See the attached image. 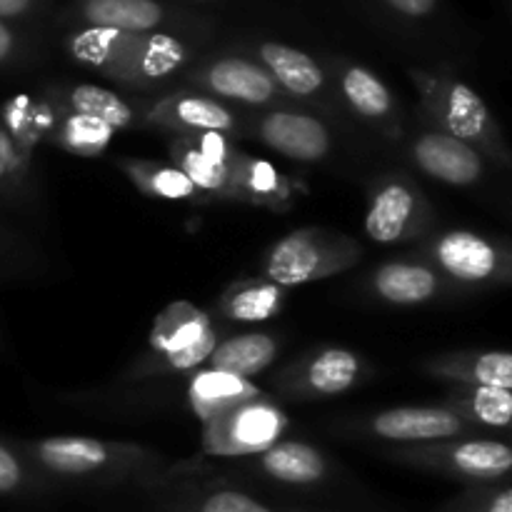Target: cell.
<instances>
[{"label":"cell","instance_id":"9c48e42d","mask_svg":"<svg viewBox=\"0 0 512 512\" xmlns=\"http://www.w3.org/2000/svg\"><path fill=\"white\" fill-rule=\"evenodd\" d=\"M38 460L58 475H93L113 463V453L93 438H48L38 445Z\"/></svg>","mask_w":512,"mask_h":512},{"label":"cell","instance_id":"277c9868","mask_svg":"<svg viewBox=\"0 0 512 512\" xmlns=\"http://www.w3.org/2000/svg\"><path fill=\"white\" fill-rule=\"evenodd\" d=\"M200 80L213 93L230 100H243V103H268L278 90L273 75L263 65L245 58L215 60L203 70Z\"/></svg>","mask_w":512,"mask_h":512},{"label":"cell","instance_id":"44dd1931","mask_svg":"<svg viewBox=\"0 0 512 512\" xmlns=\"http://www.w3.org/2000/svg\"><path fill=\"white\" fill-rule=\"evenodd\" d=\"M280 425L283 420L275 410L265 408V405H248L233 415L228 435L238 443L235 450H260L263 445L273 443Z\"/></svg>","mask_w":512,"mask_h":512},{"label":"cell","instance_id":"d6986e66","mask_svg":"<svg viewBox=\"0 0 512 512\" xmlns=\"http://www.w3.org/2000/svg\"><path fill=\"white\" fill-rule=\"evenodd\" d=\"M343 90L348 103L358 113L368 115V118H383V115H388L390 105H393L390 90L385 88L383 80L375 73H370L368 68H360V65H350L345 70Z\"/></svg>","mask_w":512,"mask_h":512},{"label":"cell","instance_id":"7c38bea8","mask_svg":"<svg viewBox=\"0 0 512 512\" xmlns=\"http://www.w3.org/2000/svg\"><path fill=\"white\" fill-rule=\"evenodd\" d=\"M275 340L263 333L238 335L210 353V368L215 373L233 375V378H253L255 373L268 368L275 358Z\"/></svg>","mask_w":512,"mask_h":512},{"label":"cell","instance_id":"4316f807","mask_svg":"<svg viewBox=\"0 0 512 512\" xmlns=\"http://www.w3.org/2000/svg\"><path fill=\"white\" fill-rule=\"evenodd\" d=\"M473 378L485 388H512V355L510 353H485L475 360Z\"/></svg>","mask_w":512,"mask_h":512},{"label":"cell","instance_id":"836d02e7","mask_svg":"<svg viewBox=\"0 0 512 512\" xmlns=\"http://www.w3.org/2000/svg\"><path fill=\"white\" fill-rule=\"evenodd\" d=\"M10 165H13V148H10L8 135H5L3 130H0V178H3V175L8 173Z\"/></svg>","mask_w":512,"mask_h":512},{"label":"cell","instance_id":"6da1fadb","mask_svg":"<svg viewBox=\"0 0 512 512\" xmlns=\"http://www.w3.org/2000/svg\"><path fill=\"white\" fill-rule=\"evenodd\" d=\"M78 60L125 80H158L185 63V45L163 33L85 28L70 38Z\"/></svg>","mask_w":512,"mask_h":512},{"label":"cell","instance_id":"52a82bcc","mask_svg":"<svg viewBox=\"0 0 512 512\" xmlns=\"http://www.w3.org/2000/svg\"><path fill=\"white\" fill-rule=\"evenodd\" d=\"M438 260L453 278L465 283L488 280L498 270V253L485 238L475 233H448L438 243Z\"/></svg>","mask_w":512,"mask_h":512},{"label":"cell","instance_id":"d4e9b609","mask_svg":"<svg viewBox=\"0 0 512 512\" xmlns=\"http://www.w3.org/2000/svg\"><path fill=\"white\" fill-rule=\"evenodd\" d=\"M473 410H475V415L483 420V423L505 428V425H510V418H512L510 390L485 388V385H480V388L475 390Z\"/></svg>","mask_w":512,"mask_h":512},{"label":"cell","instance_id":"484cf974","mask_svg":"<svg viewBox=\"0 0 512 512\" xmlns=\"http://www.w3.org/2000/svg\"><path fill=\"white\" fill-rule=\"evenodd\" d=\"M188 512H283L263 505L260 500L250 498V495L238 493V490H215V493L205 495L203 500L193 505Z\"/></svg>","mask_w":512,"mask_h":512},{"label":"cell","instance_id":"d6a6232c","mask_svg":"<svg viewBox=\"0 0 512 512\" xmlns=\"http://www.w3.org/2000/svg\"><path fill=\"white\" fill-rule=\"evenodd\" d=\"M35 0H0V18H15L33 8Z\"/></svg>","mask_w":512,"mask_h":512},{"label":"cell","instance_id":"8992f818","mask_svg":"<svg viewBox=\"0 0 512 512\" xmlns=\"http://www.w3.org/2000/svg\"><path fill=\"white\" fill-rule=\"evenodd\" d=\"M80 18L88 28L153 33L165 23V8L158 0H83Z\"/></svg>","mask_w":512,"mask_h":512},{"label":"cell","instance_id":"e575fe53","mask_svg":"<svg viewBox=\"0 0 512 512\" xmlns=\"http://www.w3.org/2000/svg\"><path fill=\"white\" fill-rule=\"evenodd\" d=\"M13 45H15V38H13V33H10V28L8 25L3 23V20H0V60H5L10 55V50H13Z\"/></svg>","mask_w":512,"mask_h":512},{"label":"cell","instance_id":"7402d4cb","mask_svg":"<svg viewBox=\"0 0 512 512\" xmlns=\"http://www.w3.org/2000/svg\"><path fill=\"white\" fill-rule=\"evenodd\" d=\"M280 290L278 285H253L248 290H240L225 303V313L235 320H268L278 310Z\"/></svg>","mask_w":512,"mask_h":512},{"label":"cell","instance_id":"f1b7e54d","mask_svg":"<svg viewBox=\"0 0 512 512\" xmlns=\"http://www.w3.org/2000/svg\"><path fill=\"white\" fill-rule=\"evenodd\" d=\"M110 133H113V130H110L108 125L98 123V120H93V118H83V115L73 118V123H70V128H68L70 143H73V148H78V150L103 148V145L108 143Z\"/></svg>","mask_w":512,"mask_h":512},{"label":"cell","instance_id":"4dcf8cb0","mask_svg":"<svg viewBox=\"0 0 512 512\" xmlns=\"http://www.w3.org/2000/svg\"><path fill=\"white\" fill-rule=\"evenodd\" d=\"M23 480L20 465L5 448H0V493H13Z\"/></svg>","mask_w":512,"mask_h":512},{"label":"cell","instance_id":"603a6c76","mask_svg":"<svg viewBox=\"0 0 512 512\" xmlns=\"http://www.w3.org/2000/svg\"><path fill=\"white\" fill-rule=\"evenodd\" d=\"M250 395V388L240 378L225 373H210L200 375L198 383L193 385V398L198 408H225V405L235 403V400H245Z\"/></svg>","mask_w":512,"mask_h":512},{"label":"cell","instance_id":"1f68e13d","mask_svg":"<svg viewBox=\"0 0 512 512\" xmlns=\"http://www.w3.org/2000/svg\"><path fill=\"white\" fill-rule=\"evenodd\" d=\"M385 5L405 18H425L438 8V0H385Z\"/></svg>","mask_w":512,"mask_h":512},{"label":"cell","instance_id":"ffe728a7","mask_svg":"<svg viewBox=\"0 0 512 512\" xmlns=\"http://www.w3.org/2000/svg\"><path fill=\"white\" fill-rule=\"evenodd\" d=\"M358 378V358L348 350H325L313 360L308 383L320 395H338L348 390Z\"/></svg>","mask_w":512,"mask_h":512},{"label":"cell","instance_id":"f546056e","mask_svg":"<svg viewBox=\"0 0 512 512\" xmlns=\"http://www.w3.org/2000/svg\"><path fill=\"white\" fill-rule=\"evenodd\" d=\"M150 188L163 198H188L195 185L190 183L188 175L178 173V170H155L150 175Z\"/></svg>","mask_w":512,"mask_h":512},{"label":"cell","instance_id":"83f0119b","mask_svg":"<svg viewBox=\"0 0 512 512\" xmlns=\"http://www.w3.org/2000/svg\"><path fill=\"white\" fill-rule=\"evenodd\" d=\"M185 163V175H188V180L193 185H200V188H220L225 180V168L220 160H213L208 158V155L203 153H188L183 158Z\"/></svg>","mask_w":512,"mask_h":512},{"label":"cell","instance_id":"9a60e30c","mask_svg":"<svg viewBox=\"0 0 512 512\" xmlns=\"http://www.w3.org/2000/svg\"><path fill=\"white\" fill-rule=\"evenodd\" d=\"M375 290L388 303L415 305L433 298V293L438 290V278L433 270L423 268V265L390 263L375 275Z\"/></svg>","mask_w":512,"mask_h":512},{"label":"cell","instance_id":"ba28073f","mask_svg":"<svg viewBox=\"0 0 512 512\" xmlns=\"http://www.w3.org/2000/svg\"><path fill=\"white\" fill-rule=\"evenodd\" d=\"M323 245L313 233H295L280 240L268 258V278L273 285H300L318 278L323 270Z\"/></svg>","mask_w":512,"mask_h":512},{"label":"cell","instance_id":"4fadbf2b","mask_svg":"<svg viewBox=\"0 0 512 512\" xmlns=\"http://www.w3.org/2000/svg\"><path fill=\"white\" fill-rule=\"evenodd\" d=\"M260 465L270 478L288 485L320 483L328 470L323 455L303 443H280L268 448L260 458Z\"/></svg>","mask_w":512,"mask_h":512},{"label":"cell","instance_id":"e0dca14e","mask_svg":"<svg viewBox=\"0 0 512 512\" xmlns=\"http://www.w3.org/2000/svg\"><path fill=\"white\" fill-rule=\"evenodd\" d=\"M445 125H448L453 138L470 143V140L483 138L488 130V108H485L483 98L468 88L465 83H450L445 85Z\"/></svg>","mask_w":512,"mask_h":512},{"label":"cell","instance_id":"5bb4252c","mask_svg":"<svg viewBox=\"0 0 512 512\" xmlns=\"http://www.w3.org/2000/svg\"><path fill=\"white\" fill-rule=\"evenodd\" d=\"M158 345L168 353L170 363L175 368H193L200 360L210 358L215 345V333L203 315L190 313L185 315V320H178L175 328L160 330Z\"/></svg>","mask_w":512,"mask_h":512},{"label":"cell","instance_id":"8fae6325","mask_svg":"<svg viewBox=\"0 0 512 512\" xmlns=\"http://www.w3.org/2000/svg\"><path fill=\"white\" fill-rule=\"evenodd\" d=\"M415 215V193L403 183H390L373 198L365 218L368 238L375 243H395L410 228Z\"/></svg>","mask_w":512,"mask_h":512},{"label":"cell","instance_id":"7a4b0ae2","mask_svg":"<svg viewBox=\"0 0 512 512\" xmlns=\"http://www.w3.org/2000/svg\"><path fill=\"white\" fill-rule=\"evenodd\" d=\"M415 160L433 178L450 185H473L483 173L478 150L448 133H428L415 143Z\"/></svg>","mask_w":512,"mask_h":512},{"label":"cell","instance_id":"5b68a950","mask_svg":"<svg viewBox=\"0 0 512 512\" xmlns=\"http://www.w3.org/2000/svg\"><path fill=\"white\" fill-rule=\"evenodd\" d=\"M373 430L385 440H445L463 430L458 413L443 408H395L373 420Z\"/></svg>","mask_w":512,"mask_h":512},{"label":"cell","instance_id":"cb8c5ba5","mask_svg":"<svg viewBox=\"0 0 512 512\" xmlns=\"http://www.w3.org/2000/svg\"><path fill=\"white\" fill-rule=\"evenodd\" d=\"M175 118L193 128L208 130V133H223V130L233 128V115L223 105L208 98H195V95L175 103Z\"/></svg>","mask_w":512,"mask_h":512},{"label":"cell","instance_id":"ac0fdd59","mask_svg":"<svg viewBox=\"0 0 512 512\" xmlns=\"http://www.w3.org/2000/svg\"><path fill=\"white\" fill-rule=\"evenodd\" d=\"M70 105H73L78 115L98 120V123L108 125L110 130L128 128L133 123V110H130V105L118 93H113L108 88H100V85H78V88H73Z\"/></svg>","mask_w":512,"mask_h":512},{"label":"cell","instance_id":"30bf717a","mask_svg":"<svg viewBox=\"0 0 512 512\" xmlns=\"http://www.w3.org/2000/svg\"><path fill=\"white\" fill-rule=\"evenodd\" d=\"M260 60L265 70L273 75L275 83L283 85L293 95H313L323 88L325 75L320 65L308 53L290 45L263 43L260 45Z\"/></svg>","mask_w":512,"mask_h":512},{"label":"cell","instance_id":"3957f363","mask_svg":"<svg viewBox=\"0 0 512 512\" xmlns=\"http://www.w3.org/2000/svg\"><path fill=\"white\" fill-rule=\"evenodd\" d=\"M265 143L280 155L303 163L320 160L330 150V135L318 118L303 113H273L260 123Z\"/></svg>","mask_w":512,"mask_h":512},{"label":"cell","instance_id":"2e32d148","mask_svg":"<svg viewBox=\"0 0 512 512\" xmlns=\"http://www.w3.org/2000/svg\"><path fill=\"white\" fill-rule=\"evenodd\" d=\"M448 465L473 480H498L510 473L512 450L495 440H470L450 450Z\"/></svg>","mask_w":512,"mask_h":512}]
</instances>
